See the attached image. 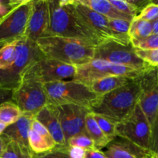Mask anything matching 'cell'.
<instances>
[{
  "instance_id": "1",
  "label": "cell",
  "mask_w": 158,
  "mask_h": 158,
  "mask_svg": "<svg viewBox=\"0 0 158 158\" xmlns=\"http://www.w3.org/2000/svg\"><path fill=\"white\" fill-rule=\"evenodd\" d=\"M49 26L45 36L75 39L94 46L102 43L79 16L74 7V0H49Z\"/></svg>"
},
{
  "instance_id": "2",
  "label": "cell",
  "mask_w": 158,
  "mask_h": 158,
  "mask_svg": "<svg viewBox=\"0 0 158 158\" xmlns=\"http://www.w3.org/2000/svg\"><path fill=\"white\" fill-rule=\"evenodd\" d=\"M36 44L46 58L58 60L66 64L79 66L94 59L95 46L81 40L60 36H45L39 39Z\"/></svg>"
},
{
  "instance_id": "3",
  "label": "cell",
  "mask_w": 158,
  "mask_h": 158,
  "mask_svg": "<svg viewBox=\"0 0 158 158\" xmlns=\"http://www.w3.org/2000/svg\"><path fill=\"white\" fill-rule=\"evenodd\" d=\"M140 93L137 78L131 80L124 86L97 97L89 110L94 114L122 121L131 115L138 103Z\"/></svg>"
},
{
  "instance_id": "4",
  "label": "cell",
  "mask_w": 158,
  "mask_h": 158,
  "mask_svg": "<svg viewBox=\"0 0 158 158\" xmlns=\"http://www.w3.org/2000/svg\"><path fill=\"white\" fill-rule=\"evenodd\" d=\"M43 58L45 56L36 43L24 37L17 40L13 63L8 69L0 70V88L15 90L21 83L26 69Z\"/></svg>"
},
{
  "instance_id": "5",
  "label": "cell",
  "mask_w": 158,
  "mask_h": 158,
  "mask_svg": "<svg viewBox=\"0 0 158 158\" xmlns=\"http://www.w3.org/2000/svg\"><path fill=\"white\" fill-rule=\"evenodd\" d=\"M43 86L49 99V104L56 106L70 104L90 109L98 97L89 86L74 80L46 83Z\"/></svg>"
},
{
  "instance_id": "6",
  "label": "cell",
  "mask_w": 158,
  "mask_h": 158,
  "mask_svg": "<svg viewBox=\"0 0 158 158\" xmlns=\"http://www.w3.org/2000/svg\"><path fill=\"white\" fill-rule=\"evenodd\" d=\"M148 69H136L121 65L114 64L105 60L94 59L86 64L77 66L76 75L73 80L81 82L86 86L94 80L109 76H117L134 80L140 77Z\"/></svg>"
},
{
  "instance_id": "7",
  "label": "cell",
  "mask_w": 158,
  "mask_h": 158,
  "mask_svg": "<svg viewBox=\"0 0 158 158\" xmlns=\"http://www.w3.org/2000/svg\"><path fill=\"white\" fill-rule=\"evenodd\" d=\"M12 101L23 114L35 116L49 104L43 84L29 77H23L20 84L13 90Z\"/></svg>"
},
{
  "instance_id": "8",
  "label": "cell",
  "mask_w": 158,
  "mask_h": 158,
  "mask_svg": "<svg viewBox=\"0 0 158 158\" xmlns=\"http://www.w3.org/2000/svg\"><path fill=\"white\" fill-rule=\"evenodd\" d=\"M117 136L151 151V127L138 103L131 115L117 123Z\"/></svg>"
},
{
  "instance_id": "9",
  "label": "cell",
  "mask_w": 158,
  "mask_h": 158,
  "mask_svg": "<svg viewBox=\"0 0 158 158\" xmlns=\"http://www.w3.org/2000/svg\"><path fill=\"white\" fill-rule=\"evenodd\" d=\"M95 60H101L117 65L136 69H146L150 67L135 53L132 44H123L116 41H106L95 46Z\"/></svg>"
},
{
  "instance_id": "10",
  "label": "cell",
  "mask_w": 158,
  "mask_h": 158,
  "mask_svg": "<svg viewBox=\"0 0 158 158\" xmlns=\"http://www.w3.org/2000/svg\"><path fill=\"white\" fill-rule=\"evenodd\" d=\"M32 0L21 1L0 18V43L6 44L24 36Z\"/></svg>"
},
{
  "instance_id": "11",
  "label": "cell",
  "mask_w": 158,
  "mask_h": 158,
  "mask_svg": "<svg viewBox=\"0 0 158 158\" xmlns=\"http://www.w3.org/2000/svg\"><path fill=\"white\" fill-rule=\"evenodd\" d=\"M77 72V66L49 58H43L31 64L23 77L35 79L42 84L73 80Z\"/></svg>"
},
{
  "instance_id": "12",
  "label": "cell",
  "mask_w": 158,
  "mask_h": 158,
  "mask_svg": "<svg viewBox=\"0 0 158 158\" xmlns=\"http://www.w3.org/2000/svg\"><path fill=\"white\" fill-rule=\"evenodd\" d=\"M137 80L140 89L138 104L152 128L158 113V68L151 67Z\"/></svg>"
},
{
  "instance_id": "13",
  "label": "cell",
  "mask_w": 158,
  "mask_h": 158,
  "mask_svg": "<svg viewBox=\"0 0 158 158\" xmlns=\"http://www.w3.org/2000/svg\"><path fill=\"white\" fill-rule=\"evenodd\" d=\"M56 107L66 143L68 140L73 136L81 134H87L85 128V120L87 114L91 113L90 110L70 104L61 105Z\"/></svg>"
},
{
  "instance_id": "14",
  "label": "cell",
  "mask_w": 158,
  "mask_h": 158,
  "mask_svg": "<svg viewBox=\"0 0 158 158\" xmlns=\"http://www.w3.org/2000/svg\"><path fill=\"white\" fill-rule=\"evenodd\" d=\"M74 7L83 23L102 43L106 41L120 43L110 28L107 18L82 4L79 0H74Z\"/></svg>"
},
{
  "instance_id": "15",
  "label": "cell",
  "mask_w": 158,
  "mask_h": 158,
  "mask_svg": "<svg viewBox=\"0 0 158 158\" xmlns=\"http://www.w3.org/2000/svg\"><path fill=\"white\" fill-rule=\"evenodd\" d=\"M49 21V0L32 1L31 13L23 37L36 43L39 39L46 35Z\"/></svg>"
},
{
  "instance_id": "16",
  "label": "cell",
  "mask_w": 158,
  "mask_h": 158,
  "mask_svg": "<svg viewBox=\"0 0 158 158\" xmlns=\"http://www.w3.org/2000/svg\"><path fill=\"white\" fill-rule=\"evenodd\" d=\"M106 158H157L155 154L117 137L101 150Z\"/></svg>"
},
{
  "instance_id": "17",
  "label": "cell",
  "mask_w": 158,
  "mask_h": 158,
  "mask_svg": "<svg viewBox=\"0 0 158 158\" xmlns=\"http://www.w3.org/2000/svg\"><path fill=\"white\" fill-rule=\"evenodd\" d=\"M35 120L43 125L58 146H67L62 130L56 107L48 104L35 116Z\"/></svg>"
},
{
  "instance_id": "18",
  "label": "cell",
  "mask_w": 158,
  "mask_h": 158,
  "mask_svg": "<svg viewBox=\"0 0 158 158\" xmlns=\"http://www.w3.org/2000/svg\"><path fill=\"white\" fill-rule=\"evenodd\" d=\"M34 118L35 115L33 114H23L16 122L8 126L2 134L7 137L10 141L29 148L28 137Z\"/></svg>"
},
{
  "instance_id": "19",
  "label": "cell",
  "mask_w": 158,
  "mask_h": 158,
  "mask_svg": "<svg viewBox=\"0 0 158 158\" xmlns=\"http://www.w3.org/2000/svg\"><path fill=\"white\" fill-rule=\"evenodd\" d=\"M131 80L133 79L117 76H109L94 80L89 83L87 86L96 95L100 97L124 86Z\"/></svg>"
},
{
  "instance_id": "20",
  "label": "cell",
  "mask_w": 158,
  "mask_h": 158,
  "mask_svg": "<svg viewBox=\"0 0 158 158\" xmlns=\"http://www.w3.org/2000/svg\"><path fill=\"white\" fill-rule=\"evenodd\" d=\"M82 4L90 8L108 19H123L132 22L134 18L119 12L107 0H79Z\"/></svg>"
},
{
  "instance_id": "21",
  "label": "cell",
  "mask_w": 158,
  "mask_h": 158,
  "mask_svg": "<svg viewBox=\"0 0 158 158\" xmlns=\"http://www.w3.org/2000/svg\"><path fill=\"white\" fill-rule=\"evenodd\" d=\"M85 128L87 135L92 139L96 149L101 151L110 143L109 140L103 134L94 117V114L89 113L85 120Z\"/></svg>"
},
{
  "instance_id": "22",
  "label": "cell",
  "mask_w": 158,
  "mask_h": 158,
  "mask_svg": "<svg viewBox=\"0 0 158 158\" xmlns=\"http://www.w3.org/2000/svg\"><path fill=\"white\" fill-rule=\"evenodd\" d=\"M29 147L35 154H40L53 149L56 143L54 140H49L31 129L28 137Z\"/></svg>"
},
{
  "instance_id": "23",
  "label": "cell",
  "mask_w": 158,
  "mask_h": 158,
  "mask_svg": "<svg viewBox=\"0 0 158 158\" xmlns=\"http://www.w3.org/2000/svg\"><path fill=\"white\" fill-rule=\"evenodd\" d=\"M23 113L12 101L0 104V123L9 126L20 118Z\"/></svg>"
},
{
  "instance_id": "24",
  "label": "cell",
  "mask_w": 158,
  "mask_h": 158,
  "mask_svg": "<svg viewBox=\"0 0 158 158\" xmlns=\"http://www.w3.org/2000/svg\"><path fill=\"white\" fill-rule=\"evenodd\" d=\"M128 34L131 39H143L150 36L152 35L151 22L134 18L131 23Z\"/></svg>"
},
{
  "instance_id": "25",
  "label": "cell",
  "mask_w": 158,
  "mask_h": 158,
  "mask_svg": "<svg viewBox=\"0 0 158 158\" xmlns=\"http://www.w3.org/2000/svg\"><path fill=\"white\" fill-rule=\"evenodd\" d=\"M35 154L28 147L10 141L1 158H35Z\"/></svg>"
},
{
  "instance_id": "26",
  "label": "cell",
  "mask_w": 158,
  "mask_h": 158,
  "mask_svg": "<svg viewBox=\"0 0 158 158\" xmlns=\"http://www.w3.org/2000/svg\"><path fill=\"white\" fill-rule=\"evenodd\" d=\"M93 114V113H92ZM94 114V117L98 126L100 127V130L103 133L106 138L109 141H112L115 139L117 136V124L118 122L115 121L113 119L109 117H104V116L99 115V114Z\"/></svg>"
},
{
  "instance_id": "27",
  "label": "cell",
  "mask_w": 158,
  "mask_h": 158,
  "mask_svg": "<svg viewBox=\"0 0 158 158\" xmlns=\"http://www.w3.org/2000/svg\"><path fill=\"white\" fill-rule=\"evenodd\" d=\"M17 40L6 43L0 49V70L8 69L15 58V46Z\"/></svg>"
},
{
  "instance_id": "28",
  "label": "cell",
  "mask_w": 158,
  "mask_h": 158,
  "mask_svg": "<svg viewBox=\"0 0 158 158\" xmlns=\"http://www.w3.org/2000/svg\"><path fill=\"white\" fill-rule=\"evenodd\" d=\"M67 145L70 148H80L85 151L96 149L95 144L92 139L86 134H78L69 138L67 141Z\"/></svg>"
},
{
  "instance_id": "29",
  "label": "cell",
  "mask_w": 158,
  "mask_h": 158,
  "mask_svg": "<svg viewBox=\"0 0 158 158\" xmlns=\"http://www.w3.org/2000/svg\"><path fill=\"white\" fill-rule=\"evenodd\" d=\"M131 43L135 49H158V35H151L143 39H131Z\"/></svg>"
},
{
  "instance_id": "30",
  "label": "cell",
  "mask_w": 158,
  "mask_h": 158,
  "mask_svg": "<svg viewBox=\"0 0 158 158\" xmlns=\"http://www.w3.org/2000/svg\"><path fill=\"white\" fill-rule=\"evenodd\" d=\"M135 53L139 58L150 66L158 68V49H135Z\"/></svg>"
},
{
  "instance_id": "31",
  "label": "cell",
  "mask_w": 158,
  "mask_h": 158,
  "mask_svg": "<svg viewBox=\"0 0 158 158\" xmlns=\"http://www.w3.org/2000/svg\"><path fill=\"white\" fill-rule=\"evenodd\" d=\"M110 2L115 8L117 10L127 15L136 18L138 15V12L136 10L134 6L129 2L128 1L124 0H110Z\"/></svg>"
},
{
  "instance_id": "32",
  "label": "cell",
  "mask_w": 158,
  "mask_h": 158,
  "mask_svg": "<svg viewBox=\"0 0 158 158\" xmlns=\"http://www.w3.org/2000/svg\"><path fill=\"white\" fill-rule=\"evenodd\" d=\"M35 158H71L69 154V146H56L53 149L43 153L35 154Z\"/></svg>"
},
{
  "instance_id": "33",
  "label": "cell",
  "mask_w": 158,
  "mask_h": 158,
  "mask_svg": "<svg viewBox=\"0 0 158 158\" xmlns=\"http://www.w3.org/2000/svg\"><path fill=\"white\" fill-rule=\"evenodd\" d=\"M136 18L148 22L154 21L158 19V6L150 2Z\"/></svg>"
},
{
  "instance_id": "34",
  "label": "cell",
  "mask_w": 158,
  "mask_h": 158,
  "mask_svg": "<svg viewBox=\"0 0 158 158\" xmlns=\"http://www.w3.org/2000/svg\"><path fill=\"white\" fill-rule=\"evenodd\" d=\"M151 151L155 154L158 152V113L151 128Z\"/></svg>"
},
{
  "instance_id": "35",
  "label": "cell",
  "mask_w": 158,
  "mask_h": 158,
  "mask_svg": "<svg viewBox=\"0 0 158 158\" xmlns=\"http://www.w3.org/2000/svg\"><path fill=\"white\" fill-rule=\"evenodd\" d=\"M31 129L33 130L34 131H35L36 133H38L39 134H40L41 136L44 137L45 138H46L49 140H53V139L51 137L50 134L48 132V131L46 130V128L43 126L42 123H40V122L37 121L36 120H32V126H31Z\"/></svg>"
},
{
  "instance_id": "36",
  "label": "cell",
  "mask_w": 158,
  "mask_h": 158,
  "mask_svg": "<svg viewBox=\"0 0 158 158\" xmlns=\"http://www.w3.org/2000/svg\"><path fill=\"white\" fill-rule=\"evenodd\" d=\"M69 154L71 158H85L86 151L80 148L69 147Z\"/></svg>"
},
{
  "instance_id": "37",
  "label": "cell",
  "mask_w": 158,
  "mask_h": 158,
  "mask_svg": "<svg viewBox=\"0 0 158 158\" xmlns=\"http://www.w3.org/2000/svg\"><path fill=\"white\" fill-rule=\"evenodd\" d=\"M13 91L0 88V104L5 102L12 101Z\"/></svg>"
},
{
  "instance_id": "38",
  "label": "cell",
  "mask_w": 158,
  "mask_h": 158,
  "mask_svg": "<svg viewBox=\"0 0 158 158\" xmlns=\"http://www.w3.org/2000/svg\"><path fill=\"white\" fill-rule=\"evenodd\" d=\"M85 158H106V157L103 154V153L100 150L93 149L86 151Z\"/></svg>"
},
{
  "instance_id": "39",
  "label": "cell",
  "mask_w": 158,
  "mask_h": 158,
  "mask_svg": "<svg viewBox=\"0 0 158 158\" xmlns=\"http://www.w3.org/2000/svg\"><path fill=\"white\" fill-rule=\"evenodd\" d=\"M9 142H10V140H9L7 137H5L3 134H1V135H0V158L2 156L3 152H4L6 146H7V144Z\"/></svg>"
},
{
  "instance_id": "40",
  "label": "cell",
  "mask_w": 158,
  "mask_h": 158,
  "mask_svg": "<svg viewBox=\"0 0 158 158\" xmlns=\"http://www.w3.org/2000/svg\"><path fill=\"white\" fill-rule=\"evenodd\" d=\"M151 25H152V34L158 35V19L151 22Z\"/></svg>"
},
{
  "instance_id": "41",
  "label": "cell",
  "mask_w": 158,
  "mask_h": 158,
  "mask_svg": "<svg viewBox=\"0 0 158 158\" xmlns=\"http://www.w3.org/2000/svg\"><path fill=\"white\" fill-rule=\"evenodd\" d=\"M6 127H7V126H6V125L0 123V135H1L3 132H4V131L6 130Z\"/></svg>"
},
{
  "instance_id": "42",
  "label": "cell",
  "mask_w": 158,
  "mask_h": 158,
  "mask_svg": "<svg viewBox=\"0 0 158 158\" xmlns=\"http://www.w3.org/2000/svg\"><path fill=\"white\" fill-rule=\"evenodd\" d=\"M151 3H153V4H155L158 6V0H154V1H151Z\"/></svg>"
},
{
  "instance_id": "43",
  "label": "cell",
  "mask_w": 158,
  "mask_h": 158,
  "mask_svg": "<svg viewBox=\"0 0 158 158\" xmlns=\"http://www.w3.org/2000/svg\"><path fill=\"white\" fill-rule=\"evenodd\" d=\"M0 18H1V17H0ZM4 45H6V44H3V43H0V49H1V48L2 47V46H4Z\"/></svg>"
},
{
  "instance_id": "44",
  "label": "cell",
  "mask_w": 158,
  "mask_h": 158,
  "mask_svg": "<svg viewBox=\"0 0 158 158\" xmlns=\"http://www.w3.org/2000/svg\"><path fill=\"white\" fill-rule=\"evenodd\" d=\"M156 156H157V158H158V152H157V154H156Z\"/></svg>"
}]
</instances>
